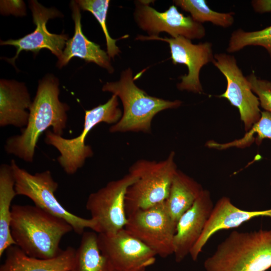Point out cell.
Returning a JSON list of instances; mask_svg holds the SVG:
<instances>
[{
	"instance_id": "28",
	"label": "cell",
	"mask_w": 271,
	"mask_h": 271,
	"mask_svg": "<svg viewBox=\"0 0 271 271\" xmlns=\"http://www.w3.org/2000/svg\"><path fill=\"white\" fill-rule=\"evenodd\" d=\"M255 9L259 12H266L271 11V1H256Z\"/></svg>"
},
{
	"instance_id": "10",
	"label": "cell",
	"mask_w": 271,
	"mask_h": 271,
	"mask_svg": "<svg viewBox=\"0 0 271 271\" xmlns=\"http://www.w3.org/2000/svg\"><path fill=\"white\" fill-rule=\"evenodd\" d=\"M152 1L134 2L133 18L138 26L150 37L159 36L166 32L172 38L182 36L190 40L201 39L206 34L202 24L190 16H185L175 5L164 12H160L150 6Z\"/></svg>"
},
{
	"instance_id": "27",
	"label": "cell",
	"mask_w": 271,
	"mask_h": 271,
	"mask_svg": "<svg viewBox=\"0 0 271 271\" xmlns=\"http://www.w3.org/2000/svg\"><path fill=\"white\" fill-rule=\"evenodd\" d=\"M246 77L252 92L258 98L260 106L271 112V81L258 78L253 72Z\"/></svg>"
},
{
	"instance_id": "15",
	"label": "cell",
	"mask_w": 271,
	"mask_h": 271,
	"mask_svg": "<svg viewBox=\"0 0 271 271\" xmlns=\"http://www.w3.org/2000/svg\"><path fill=\"white\" fill-rule=\"evenodd\" d=\"M214 205L210 192L204 189L192 207L177 222L174 240L175 260L181 262L201 236Z\"/></svg>"
},
{
	"instance_id": "13",
	"label": "cell",
	"mask_w": 271,
	"mask_h": 271,
	"mask_svg": "<svg viewBox=\"0 0 271 271\" xmlns=\"http://www.w3.org/2000/svg\"><path fill=\"white\" fill-rule=\"evenodd\" d=\"M99 247L114 271H146L156 254L123 229L113 234L98 233Z\"/></svg>"
},
{
	"instance_id": "2",
	"label": "cell",
	"mask_w": 271,
	"mask_h": 271,
	"mask_svg": "<svg viewBox=\"0 0 271 271\" xmlns=\"http://www.w3.org/2000/svg\"><path fill=\"white\" fill-rule=\"evenodd\" d=\"M12 236L27 255L39 259L56 257L62 251V237L73 230L64 220L35 205L14 204L10 224Z\"/></svg>"
},
{
	"instance_id": "18",
	"label": "cell",
	"mask_w": 271,
	"mask_h": 271,
	"mask_svg": "<svg viewBox=\"0 0 271 271\" xmlns=\"http://www.w3.org/2000/svg\"><path fill=\"white\" fill-rule=\"evenodd\" d=\"M32 102L25 84L14 80H0V126L24 128L27 125Z\"/></svg>"
},
{
	"instance_id": "21",
	"label": "cell",
	"mask_w": 271,
	"mask_h": 271,
	"mask_svg": "<svg viewBox=\"0 0 271 271\" xmlns=\"http://www.w3.org/2000/svg\"><path fill=\"white\" fill-rule=\"evenodd\" d=\"M11 165L0 167V257L10 246L16 245L11 233V204L17 194Z\"/></svg>"
},
{
	"instance_id": "26",
	"label": "cell",
	"mask_w": 271,
	"mask_h": 271,
	"mask_svg": "<svg viewBox=\"0 0 271 271\" xmlns=\"http://www.w3.org/2000/svg\"><path fill=\"white\" fill-rule=\"evenodd\" d=\"M80 9L90 12L99 23L104 34L107 53L110 58L113 59L120 53L116 45L118 39H112L109 35L106 26V17L110 1L108 0H78L76 1Z\"/></svg>"
},
{
	"instance_id": "9",
	"label": "cell",
	"mask_w": 271,
	"mask_h": 271,
	"mask_svg": "<svg viewBox=\"0 0 271 271\" xmlns=\"http://www.w3.org/2000/svg\"><path fill=\"white\" fill-rule=\"evenodd\" d=\"M137 180V176L128 173L89 195L86 208L97 223L98 233L113 234L124 228L127 221L126 192Z\"/></svg>"
},
{
	"instance_id": "16",
	"label": "cell",
	"mask_w": 271,
	"mask_h": 271,
	"mask_svg": "<svg viewBox=\"0 0 271 271\" xmlns=\"http://www.w3.org/2000/svg\"><path fill=\"white\" fill-rule=\"evenodd\" d=\"M261 216L271 218V209L242 210L234 205L229 197L222 196L214 205L201 236L190 251L192 259H197L204 246L217 231L237 227L253 218Z\"/></svg>"
},
{
	"instance_id": "3",
	"label": "cell",
	"mask_w": 271,
	"mask_h": 271,
	"mask_svg": "<svg viewBox=\"0 0 271 271\" xmlns=\"http://www.w3.org/2000/svg\"><path fill=\"white\" fill-rule=\"evenodd\" d=\"M206 271H265L271 267V229L232 231L204 261Z\"/></svg>"
},
{
	"instance_id": "20",
	"label": "cell",
	"mask_w": 271,
	"mask_h": 271,
	"mask_svg": "<svg viewBox=\"0 0 271 271\" xmlns=\"http://www.w3.org/2000/svg\"><path fill=\"white\" fill-rule=\"evenodd\" d=\"M204 189L201 185L181 171L176 172L168 198L164 201L172 219L178 220L193 205Z\"/></svg>"
},
{
	"instance_id": "17",
	"label": "cell",
	"mask_w": 271,
	"mask_h": 271,
	"mask_svg": "<svg viewBox=\"0 0 271 271\" xmlns=\"http://www.w3.org/2000/svg\"><path fill=\"white\" fill-rule=\"evenodd\" d=\"M71 8L75 24L74 34L67 41L57 66L61 68L67 65L72 58L77 57L87 62L95 63L105 69L109 73H112L114 69L107 52L101 49L99 45L88 40L84 35L81 23V9L76 1L71 2Z\"/></svg>"
},
{
	"instance_id": "5",
	"label": "cell",
	"mask_w": 271,
	"mask_h": 271,
	"mask_svg": "<svg viewBox=\"0 0 271 271\" xmlns=\"http://www.w3.org/2000/svg\"><path fill=\"white\" fill-rule=\"evenodd\" d=\"M171 152L165 160L157 162L140 159L129 169L137 177L126 192L125 206L127 216L164 202L168 198L173 178L178 170Z\"/></svg>"
},
{
	"instance_id": "22",
	"label": "cell",
	"mask_w": 271,
	"mask_h": 271,
	"mask_svg": "<svg viewBox=\"0 0 271 271\" xmlns=\"http://www.w3.org/2000/svg\"><path fill=\"white\" fill-rule=\"evenodd\" d=\"M76 271H114L98 245V233L84 231L76 249Z\"/></svg>"
},
{
	"instance_id": "12",
	"label": "cell",
	"mask_w": 271,
	"mask_h": 271,
	"mask_svg": "<svg viewBox=\"0 0 271 271\" xmlns=\"http://www.w3.org/2000/svg\"><path fill=\"white\" fill-rule=\"evenodd\" d=\"M136 40H160L168 43L172 63L174 64H183L188 68V74L180 77L181 81L177 84V88L180 91L186 90L195 93L203 92L199 74L203 66L214 60V55L211 43L205 42L194 44L191 40L182 36L162 38L138 35Z\"/></svg>"
},
{
	"instance_id": "4",
	"label": "cell",
	"mask_w": 271,
	"mask_h": 271,
	"mask_svg": "<svg viewBox=\"0 0 271 271\" xmlns=\"http://www.w3.org/2000/svg\"><path fill=\"white\" fill-rule=\"evenodd\" d=\"M134 79L131 69L128 68L121 72L119 80L106 82L102 88L103 91L119 97L123 105L122 116L110 127V132L150 133L153 118L158 113L182 104L180 100L170 101L149 95L136 85Z\"/></svg>"
},
{
	"instance_id": "11",
	"label": "cell",
	"mask_w": 271,
	"mask_h": 271,
	"mask_svg": "<svg viewBox=\"0 0 271 271\" xmlns=\"http://www.w3.org/2000/svg\"><path fill=\"white\" fill-rule=\"evenodd\" d=\"M212 63L227 81L225 91L218 97L226 99L231 105L238 108L247 132L260 118L258 98L252 92L249 81L243 75L233 56L216 54Z\"/></svg>"
},
{
	"instance_id": "19",
	"label": "cell",
	"mask_w": 271,
	"mask_h": 271,
	"mask_svg": "<svg viewBox=\"0 0 271 271\" xmlns=\"http://www.w3.org/2000/svg\"><path fill=\"white\" fill-rule=\"evenodd\" d=\"M6 258L0 271H67L75 268L76 249L68 246L55 257H30L16 245L6 251Z\"/></svg>"
},
{
	"instance_id": "23",
	"label": "cell",
	"mask_w": 271,
	"mask_h": 271,
	"mask_svg": "<svg viewBox=\"0 0 271 271\" xmlns=\"http://www.w3.org/2000/svg\"><path fill=\"white\" fill-rule=\"evenodd\" d=\"M264 139L271 140V112L265 110L261 112L259 120L241 138L225 143L210 140L206 142L205 146L218 150L231 148L244 149L249 147L254 141L259 145ZM270 184L271 185V180Z\"/></svg>"
},
{
	"instance_id": "24",
	"label": "cell",
	"mask_w": 271,
	"mask_h": 271,
	"mask_svg": "<svg viewBox=\"0 0 271 271\" xmlns=\"http://www.w3.org/2000/svg\"><path fill=\"white\" fill-rule=\"evenodd\" d=\"M173 3L176 7L190 13L193 20L201 24L208 22L217 26L228 28L234 23L232 13L214 11L209 8L205 0H175Z\"/></svg>"
},
{
	"instance_id": "6",
	"label": "cell",
	"mask_w": 271,
	"mask_h": 271,
	"mask_svg": "<svg viewBox=\"0 0 271 271\" xmlns=\"http://www.w3.org/2000/svg\"><path fill=\"white\" fill-rule=\"evenodd\" d=\"M118 105V97L112 94L104 104L86 110L83 130L74 138L66 139L50 130L45 132V142L59 151L60 156L57 161L66 173L75 174L83 166L86 159L93 156L91 146L85 144L88 134L101 122L113 124L117 123L122 115Z\"/></svg>"
},
{
	"instance_id": "29",
	"label": "cell",
	"mask_w": 271,
	"mask_h": 271,
	"mask_svg": "<svg viewBox=\"0 0 271 271\" xmlns=\"http://www.w3.org/2000/svg\"><path fill=\"white\" fill-rule=\"evenodd\" d=\"M67 271H76L75 268L73 269H71V270H67Z\"/></svg>"
},
{
	"instance_id": "8",
	"label": "cell",
	"mask_w": 271,
	"mask_h": 271,
	"mask_svg": "<svg viewBox=\"0 0 271 271\" xmlns=\"http://www.w3.org/2000/svg\"><path fill=\"white\" fill-rule=\"evenodd\" d=\"M177 224L169 214L163 202L128 215L124 229L157 255L165 258L174 254Z\"/></svg>"
},
{
	"instance_id": "1",
	"label": "cell",
	"mask_w": 271,
	"mask_h": 271,
	"mask_svg": "<svg viewBox=\"0 0 271 271\" xmlns=\"http://www.w3.org/2000/svg\"><path fill=\"white\" fill-rule=\"evenodd\" d=\"M59 85L58 79L52 74L39 81L27 125L20 134L11 136L6 141L5 149L8 154L32 163L39 138L49 127L62 136L67 126L69 106L59 100Z\"/></svg>"
},
{
	"instance_id": "7",
	"label": "cell",
	"mask_w": 271,
	"mask_h": 271,
	"mask_svg": "<svg viewBox=\"0 0 271 271\" xmlns=\"http://www.w3.org/2000/svg\"><path fill=\"white\" fill-rule=\"evenodd\" d=\"M10 165L13 172L17 195L29 198L35 206L64 220L78 234L82 235L86 228H90L98 233L97 223L94 220L76 215L67 210L59 203L55 195L58 184L53 179L50 171L32 174L20 168L14 160L11 161Z\"/></svg>"
},
{
	"instance_id": "14",
	"label": "cell",
	"mask_w": 271,
	"mask_h": 271,
	"mask_svg": "<svg viewBox=\"0 0 271 271\" xmlns=\"http://www.w3.org/2000/svg\"><path fill=\"white\" fill-rule=\"evenodd\" d=\"M29 4L36 29L32 33L18 39L1 41V45L13 46L17 49L15 56L7 60L14 65L22 51H31L37 54L42 49L49 50L59 59L68 40V36L51 33L47 29L46 24L49 19L59 17L61 14L54 8H46L35 0L29 1Z\"/></svg>"
},
{
	"instance_id": "25",
	"label": "cell",
	"mask_w": 271,
	"mask_h": 271,
	"mask_svg": "<svg viewBox=\"0 0 271 271\" xmlns=\"http://www.w3.org/2000/svg\"><path fill=\"white\" fill-rule=\"evenodd\" d=\"M248 46L263 47L271 59V26L252 32H246L242 29L234 31L230 38L227 51L237 52Z\"/></svg>"
}]
</instances>
